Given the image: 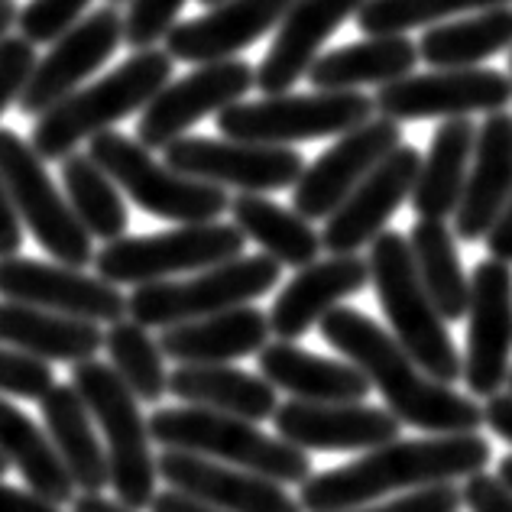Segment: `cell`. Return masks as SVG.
<instances>
[{"mask_svg":"<svg viewBox=\"0 0 512 512\" xmlns=\"http://www.w3.org/2000/svg\"><path fill=\"white\" fill-rule=\"evenodd\" d=\"M483 240H487L490 260L512 263V192H509L503 211L496 214V221H493V227H490Z\"/></svg>","mask_w":512,"mask_h":512,"instance_id":"cell-46","label":"cell"},{"mask_svg":"<svg viewBox=\"0 0 512 512\" xmlns=\"http://www.w3.org/2000/svg\"><path fill=\"white\" fill-rule=\"evenodd\" d=\"M20 250H23V227L10 208L4 185H0V260H4V256H17Z\"/></svg>","mask_w":512,"mask_h":512,"instance_id":"cell-48","label":"cell"},{"mask_svg":"<svg viewBox=\"0 0 512 512\" xmlns=\"http://www.w3.org/2000/svg\"><path fill=\"white\" fill-rule=\"evenodd\" d=\"M46 422V438L56 451L59 464L69 474L72 487L82 493H101L111 487L107 477V454L98 441V425H94L88 406L75 393L72 383H56L39 399Z\"/></svg>","mask_w":512,"mask_h":512,"instance_id":"cell-28","label":"cell"},{"mask_svg":"<svg viewBox=\"0 0 512 512\" xmlns=\"http://www.w3.org/2000/svg\"><path fill=\"white\" fill-rule=\"evenodd\" d=\"M52 386H56V373L46 360L0 344V393L39 402Z\"/></svg>","mask_w":512,"mask_h":512,"instance_id":"cell-42","label":"cell"},{"mask_svg":"<svg viewBox=\"0 0 512 512\" xmlns=\"http://www.w3.org/2000/svg\"><path fill=\"white\" fill-rule=\"evenodd\" d=\"M295 0H224L195 20L175 23L166 33V56L172 62H224L234 59L240 49L253 46L279 20Z\"/></svg>","mask_w":512,"mask_h":512,"instance_id":"cell-22","label":"cell"},{"mask_svg":"<svg viewBox=\"0 0 512 512\" xmlns=\"http://www.w3.org/2000/svg\"><path fill=\"white\" fill-rule=\"evenodd\" d=\"M0 512H62V509L56 503L43 500V496H36L33 490L0 483Z\"/></svg>","mask_w":512,"mask_h":512,"instance_id":"cell-47","label":"cell"},{"mask_svg":"<svg viewBox=\"0 0 512 512\" xmlns=\"http://www.w3.org/2000/svg\"><path fill=\"white\" fill-rule=\"evenodd\" d=\"M7 467H10V464L4 461V457H0V477H4V474H7Z\"/></svg>","mask_w":512,"mask_h":512,"instance_id":"cell-55","label":"cell"},{"mask_svg":"<svg viewBox=\"0 0 512 512\" xmlns=\"http://www.w3.org/2000/svg\"><path fill=\"white\" fill-rule=\"evenodd\" d=\"M467 182L454 211V237L480 240L487 237L496 214L503 211L512 192V114H487L477 130L474 156H470Z\"/></svg>","mask_w":512,"mask_h":512,"instance_id":"cell-25","label":"cell"},{"mask_svg":"<svg viewBox=\"0 0 512 512\" xmlns=\"http://www.w3.org/2000/svg\"><path fill=\"white\" fill-rule=\"evenodd\" d=\"M461 490L451 487V483H438V487H425V490H412L406 496H399L393 503L383 506H360V509H347V512H461Z\"/></svg>","mask_w":512,"mask_h":512,"instance_id":"cell-44","label":"cell"},{"mask_svg":"<svg viewBox=\"0 0 512 512\" xmlns=\"http://www.w3.org/2000/svg\"><path fill=\"white\" fill-rule=\"evenodd\" d=\"M373 98L363 91H315V94H276L260 101H237L218 111V130L224 140L292 146L367 124L373 117Z\"/></svg>","mask_w":512,"mask_h":512,"instance_id":"cell-9","label":"cell"},{"mask_svg":"<svg viewBox=\"0 0 512 512\" xmlns=\"http://www.w3.org/2000/svg\"><path fill=\"white\" fill-rule=\"evenodd\" d=\"M172 65L175 62L163 49L133 52L114 72H107L88 88L72 91L65 101L39 114L30 137L33 153L43 163H52V159L62 163L82 140L98 137V133L111 130L117 120L143 111L172 82Z\"/></svg>","mask_w":512,"mask_h":512,"instance_id":"cell-3","label":"cell"},{"mask_svg":"<svg viewBox=\"0 0 512 512\" xmlns=\"http://www.w3.org/2000/svg\"><path fill=\"white\" fill-rule=\"evenodd\" d=\"M13 23H17V4L13 0H0V43L10 36Z\"/></svg>","mask_w":512,"mask_h":512,"instance_id":"cell-52","label":"cell"},{"mask_svg":"<svg viewBox=\"0 0 512 512\" xmlns=\"http://www.w3.org/2000/svg\"><path fill=\"white\" fill-rule=\"evenodd\" d=\"M150 438L163 444L166 451H182L195 457H208L237 470H250L256 477H266L279 487H302L312 477L308 454L292 448L276 435L256 428V422L234 419V415L179 406L156 409L150 415Z\"/></svg>","mask_w":512,"mask_h":512,"instance_id":"cell-4","label":"cell"},{"mask_svg":"<svg viewBox=\"0 0 512 512\" xmlns=\"http://www.w3.org/2000/svg\"><path fill=\"white\" fill-rule=\"evenodd\" d=\"M159 350L179 367H231L234 360L260 354L269 344V318L256 305L208 315L159 334Z\"/></svg>","mask_w":512,"mask_h":512,"instance_id":"cell-26","label":"cell"},{"mask_svg":"<svg viewBox=\"0 0 512 512\" xmlns=\"http://www.w3.org/2000/svg\"><path fill=\"white\" fill-rule=\"evenodd\" d=\"M483 425H490L493 435L512 444V393L506 396H490L483 406Z\"/></svg>","mask_w":512,"mask_h":512,"instance_id":"cell-49","label":"cell"},{"mask_svg":"<svg viewBox=\"0 0 512 512\" xmlns=\"http://www.w3.org/2000/svg\"><path fill=\"white\" fill-rule=\"evenodd\" d=\"M62 185L65 201L91 240L98 237L111 244V240L127 237L130 211L124 205V195L88 153H72L62 159Z\"/></svg>","mask_w":512,"mask_h":512,"instance_id":"cell-37","label":"cell"},{"mask_svg":"<svg viewBox=\"0 0 512 512\" xmlns=\"http://www.w3.org/2000/svg\"><path fill=\"white\" fill-rule=\"evenodd\" d=\"M509 4L512 0H367L354 17L367 36H406V30H419V26L448 20L454 13H480Z\"/></svg>","mask_w":512,"mask_h":512,"instance_id":"cell-39","label":"cell"},{"mask_svg":"<svg viewBox=\"0 0 512 512\" xmlns=\"http://www.w3.org/2000/svg\"><path fill=\"white\" fill-rule=\"evenodd\" d=\"M279 263L266 253L237 256L231 263L201 269L192 279H163L137 286L127 295V318L140 328H172L185 321L231 312L250 305L279 282Z\"/></svg>","mask_w":512,"mask_h":512,"instance_id":"cell-7","label":"cell"},{"mask_svg":"<svg viewBox=\"0 0 512 512\" xmlns=\"http://www.w3.org/2000/svg\"><path fill=\"white\" fill-rule=\"evenodd\" d=\"M461 503L470 512H512V493L490 474L467 477L461 490Z\"/></svg>","mask_w":512,"mask_h":512,"instance_id":"cell-45","label":"cell"},{"mask_svg":"<svg viewBox=\"0 0 512 512\" xmlns=\"http://www.w3.org/2000/svg\"><path fill=\"white\" fill-rule=\"evenodd\" d=\"M256 85V69L244 59L205 62L185 78L169 82L143 107L137 124V143L143 150H166L169 143L185 137L201 117L218 114L237 104Z\"/></svg>","mask_w":512,"mask_h":512,"instance_id":"cell-14","label":"cell"},{"mask_svg":"<svg viewBox=\"0 0 512 512\" xmlns=\"http://www.w3.org/2000/svg\"><path fill=\"white\" fill-rule=\"evenodd\" d=\"M406 240H409L412 266L419 273V282L428 292L431 305L438 308V315L444 321H461L467 315L470 279L461 269V256H457L454 231L448 227V221L419 218Z\"/></svg>","mask_w":512,"mask_h":512,"instance_id":"cell-36","label":"cell"},{"mask_svg":"<svg viewBox=\"0 0 512 512\" xmlns=\"http://www.w3.org/2000/svg\"><path fill=\"white\" fill-rule=\"evenodd\" d=\"M231 218L244 240L260 244L269 260L279 266L302 269L318 260L321 253V234L312 221L299 218L292 208H282L263 195H237L231 198Z\"/></svg>","mask_w":512,"mask_h":512,"instance_id":"cell-33","label":"cell"},{"mask_svg":"<svg viewBox=\"0 0 512 512\" xmlns=\"http://www.w3.org/2000/svg\"><path fill=\"white\" fill-rule=\"evenodd\" d=\"M0 185L20 227L33 234L52 260L72 269L94 263V240L78 224L56 182L49 179L46 163L33 153L30 143L20 140V133L7 127H0Z\"/></svg>","mask_w":512,"mask_h":512,"instance_id":"cell-11","label":"cell"},{"mask_svg":"<svg viewBox=\"0 0 512 512\" xmlns=\"http://www.w3.org/2000/svg\"><path fill=\"white\" fill-rule=\"evenodd\" d=\"M104 350L107 367L117 373V380L130 389L137 402H159L169 393L163 350L137 321H114L104 334Z\"/></svg>","mask_w":512,"mask_h":512,"instance_id":"cell-38","label":"cell"},{"mask_svg":"<svg viewBox=\"0 0 512 512\" xmlns=\"http://www.w3.org/2000/svg\"><path fill=\"white\" fill-rule=\"evenodd\" d=\"M0 457L20 470L23 483L36 496L56 506L75 500V487L52 451L46 431L7 399H0Z\"/></svg>","mask_w":512,"mask_h":512,"instance_id":"cell-35","label":"cell"},{"mask_svg":"<svg viewBox=\"0 0 512 512\" xmlns=\"http://www.w3.org/2000/svg\"><path fill=\"white\" fill-rule=\"evenodd\" d=\"M156 474L169 483V490L192 496L218 512H302L299 500H292L286 487L208 457L163 451L156 457Z\"/></svg>","mask_w":512,"mask_h":512,"instance_id":"cell-21","label":"cell"},{"mask_svg":"<svg viewBox=\"0 0 512 512\" xmlns=\"http://www.w3.org/2000/svg\"><path fill=\"white\" fill-rule=\"evenodd\" d=\"M256 360L269 386L286 389L299 402H363L373 389L354 363L312 354L289 341L266 344Z\"/></svg>","mask_w":512,"mask_h":512,"instance_id":"cell-27","label":"cell"},{"mask_svg":"<svg viewBox=\"0 0 512 512\" xmlns=\"http://www.w3.org/2000/svg\"><path fill=\"white\" fill-rule=\"evenodd\" d=\"M75 393L88 406L94 425L107 441V477L117 493V503L130 509H150L156 490V457L150 451V425L133 393L117 380V373L104 360L91 357L72 367Z\"/></svg>","mask_w":512,"mask_h":512,"instance_id":"cell-6","label":"cell"},{"mask_svg":"<svg viewBox=\"0 0 512 512\" xmlns=\"http://www.w3.org/2000/svg\"><path fill=\"white\" fill-rule=\"evenodd\" d=\"M370 282L389 321L393 341L406 350L412 363L441 386L461 380V357L448 334V321L431 305L412 266L409 240L396 231H383L370 244Z\"/></svg>","mask_w":512,"mask_h":512,"instance_id":"cell-5","label":"cell"},{"mask_svg":"<svg viewBox=\"0 0 512 512\" xmlns=\"http://www.w3.org/2000/svg\"><path fill=\"white\" fill-rule=\"evenodd\" d=\"M477 127L470 117L441 120L412 185V208L425 221H448L461 201Z\"/></svg>","mask_w":512,"mask_h":512,"instance_id":"cell-30","label":"cell"},{"mask_svg":"<svg viewBox=\"0 0 512 512\" xmlns=\"http://www.w3.org/2000/svg\"><path fill=\"white\" fill-rule=\"evenodd\" d=\"M169 393L185 406L214 409L247 422L273 419L279 406L276 389L263 376L237 367H175L169 373Z\"/></svg>","mask_w":512,"mask_h":512,"instance_id":"cell-32","label":"cell"},{"mask_svg":"<svg viewBox=\"0 0 512 512\" xmlns=\"http://www.w3.org/2000/svg\"><path fill=\"white\" fill-rule=\"evenodd\" d=\"M506 386L512 389V367H509V376H506Z\"/></svg>","mask_w":512,"mask_h":512,"instance_id":"cell-57","label":"cell"},{"mask_svg":"<svg viewBox=\"0 0 512 512\" xmlns=\"http://www.w3.org/2000/svg\"><path fill=\"white\" fill-rule=\"evenodd\" d=\"M363 4L367 0H295L286 10V17L279 20L273 46L256 69V88L263 91V98L289 94L295 82H302L318 59V49Z\"/></svg>","mask_w":512,"mask_h":512,"instance_id":"cell-23","label":"cell"},{"mask_svg":"<svg viewBox=\"0 0 512 512\" xmlns=\"http://www.w3.org/2000/svg\"><path fill=\"white\" fill-rule=\"evenodd\" d=\"M493 448L483 435H428L412 441H389L344 467L308 477L299 490L302 512H347L386 493L425 490L438 483L483 474Z\"/></svg>","mask_w":512,"mask_h":512,"instance_id":"cell-2","label":"cell"},{"mask_svg":"<svg viewBox=\"0 0 512 512\" xmlns=\"http://www.w3.org/2000/svg\"><path fill=\"white\" fill-rule=\"evenodd\" d=\"M467 357L461 380L480 399L500 396L512 357V269L500 260H483L470 279L467 299Z\"/></svg>","mask_w":512,"mask_h":512,"instance_id":"cell-17","label":"cell"},{"mask_svg":"<svg viewBox=\"0 0 512 512\" xmlns=\"http://www.w3.org/2000/svg\"><path fill=\"white\" fill-rule=\"evenodd\" d=\"M244 244L234 224H179L163 234L111 240L94 253V266L98 279L111 286H150L175 273H201L231 263L244 256Z\"/></svg>","mask_w":512,"mask_h":512,"instance_id":"cell-10","label":"cell"},{"mask_svg":"<svg viewBox=\"0 0 512 512\" xmlns=\"http://www.w3.org/2000/svg\"><path fill=\"white\" fill-rule=\"evenodd\" d=\"M431 69H477L483 59L512 49V7H490L467 20L438 23L415 43Z\"/></svg>","mask_w":512,"mask_h":512,"instance_id":"cell-34","label":"cell"},{"mask_svg":"<svg viewBox=\"0 0 512 512\" xmlns=\"http://www.w3.org/2000/svg\"><path fill=\"white\" fill-rule=\"evenodd\" d=\"M509 82H512V56H509Z\"/></svg>","mask_w":512,"mask_h":512,"instance_id":"cell-58","label":"cell"},{"mask_svg":"<svg viewBox=\"0 0 512 512\" xmlns=\"http://www.w3.org/2000/svg\"><path fill=\"white\" fill-rule=\"evenodd\" d=\"M91 0H30L23 10H17V30L26 43H56L62 33H69L72 26L85 17Z\"/></svg>","mask_w":512,"mask_h":512,"instance_id":"cell-40","label":"cell"},{"mask_svg":"<svg viewBox=\"0 0 512 512\" xmlns=\"http://www.w3.org/2000/svg\"><path fill=\"white\" fill-rule=\"evenodd\" d=\"M166 166L185 179L218 188H240V195H263L292 188L305 169V159L292 146H263L240 140L179 137L166 146Z\"/></svg>","mask_w":512,"mask_h":512,"instance_id":"cell-12","label":"cell"},{"mask_svg":"<svg viewBox=\"0 0 512 512\" xmlns=\"http://www.w3.org/2000/svg\"><path fill=\"white\" fill-rule=\"evenodd\" d=\"M318 331L338 354L367 376L386 399V412L399 425H412L425 435H474L483 425V409L470 396L435 383L412 363L393 334L357 308H331L318 321Z\"/></svg>","mask_w":512,"mask_h":512,"instance_id":"cell-1","label":"cell"},{"mask_svg":"<svg viewBox=\"0 0 512 512\" xmlns=\"http://www.w3.org/2000/svg\"><path fill=\"white\" fill-rule=\"evenodd\" d=\"M117 4H127V0H107V7H117Z\"/></svg>","mask_w":512,"mask_h":512,"instance_id":"cell-56","label":"cell"},{"mask_svg":"<svg viewBox=\"0 0 512 512\" xmlns=\"http://www.w3.org/2000/svg\"><path fill=\"white\" fill-rule=\"evenodd\" d=\"M422 166V153L415 146L399 143L338 208L328 214L321 231V250L331 256L357 253L383 234L386 221L399 211V205L412 195L415 175Z\"/></svg>","mask_w":512,"mask_h":512,"instance_id":"cell-19","label":"cell"},{"mask_svg":"<svg viewBox=\"0 0 512 512\" xmlns=\"http://www.w3.org/2000/svg\"><path fill=\"white\" fill-rule=\"evenodd\" d=\"M88 156L111 175L120 195H127L133 205H140L146 214H156L163 221L211 224L231 208V198H227L224 188L172 172L124 133L104 130L98 137H91Z\"/></svg>","mask_w":512,"mask_h":512,"instance_id":"cell-8","label":"cell"},{"mask_svg":"<svg viewBox=\"0 0 512 512\" xmlns=\"http://www.w3.org/2000/svg\"><path fill=\"white\" fill-rule=\"evenodd\" d=\"M496 480L503 483V487L512 493V454H506V457H500V474H496Z\"/></svg>","mask_w":512,"mask_h":512,"instance_id":"cell-53","label":"cell"},{"mask_svg":"<svg viewBox=\"0 0 512 512\" xmlns=\"http://www.w3.org/2000/svg\"><path fill=\"white\" fill-rule=\"evenodd\" d=\"M276 438L299 451H373L399 438V422L386 409L363 402H299L273 412Z\"/></svg>","mask_w":512,"mask_h":512,"instance_id":"cell-20","label":"cell"},{"mask_svg":"<svg viewBox=\"0 0 512 512\" xmlns=\"http://www.w3.org/2000/svg\"><path fill=\"white\" fill-rule=\"evenodd\" d=\"M72 512H137V509L114 503V500H104L101 493H82L72 500Z\"/></svg>","mask_w":512,"mask_h":512,"instance_id":"cell-51","label":"cell"},{"mask_svg":"<svg viewBox=\"0 0 512 512\" xmlns=\"http://www.w3.org/2000/svg\"><path fill=\"white\" fill-rule=\"evenodd\" d=\"M127 17H124V43L133 52L153 49L159 39L179 20L185 0H127Z\"/></svg>","mask_w":512,"mask_h":512,"instance_id":"cell-41","label":"cell"},{"mask_svg":"<svg viewBox=\"0 0 512 512\" xmlns=\"http://www.w3.org/2000/svg\"><path fill=\"white\" fill-rule=\"evenodd\" d=\"M512 101V82L493 69H441L428 75H406L376 91L373 107L380 117L406 120H451L470 114H496Z\"/></svg>","mask_w":512,"mask_h":512,"instance_id":"cell-15","label":"cell"},{"mask_svg":"<svg viewBox=\"0 0 512 512\" xmlns=\"http://www.w3.org/2000/svg\"><path fill=\"white\" fill-rule=\"evenodd\" d=\"M36 69V46L23 36H7L0 43V117L10 104L20 101V94Z\"/></svg>","mask_w":512,"mask_h":512,"instance_id":"cell-43","label":"cell"},{"mask_svg":"<svg viewBox=\"0 0 512 512\" xmlns=\"http://www.w3.org/2000/svg\"><path fill=\"white\" fill-rule=\"evenodd\" d=\"M120 43H124V17L117 7H101L82 17L52 43L43 59H36V69L17 101L20 114L39 117L65 101L114 56Z\"/></svg>","mask_w":512,"mask_h":512,"instance_id":"cell-18","label":"cell"},{"mask_svg":"<svg viewBox=\"0 0 512 512\" xmlns=\"http://www.w3.org/2000/svg\"><path fill=\"white\" fill-rule=\"evenodd\" d=\"M419 49L409 36H367L363 43L331 49L308 69L318 91H360L363 85H389L412 75Z\"/></svg>","mask_w":512,"mask_h":512,"instance_id":"cell-31","label":"cell"},{"mask_svg":"<svg viewBox=\"0 0 512 512\" xmlns=\"http://www.w3.org/2000/svg\"><path fill=\"white\" fill-rule=\"evenodd\" d=\"M399 143L402 127L386 117H370L367 124L341 133L331 150L302 169L292 185V211L305 221L328 218Z\"/></svg>","mask_w":512,"mask_h":512,"instance_id":"cell-16","label":"cell"},{"mask_svg":"<svg viewBox=\"0 0 512 512\" xmlns=\"http://www.w3.org/2000/svg\"><path fill=\"white\" fill-rule=\"evenodd\" d=\"M0 299L43 308L62 318L91 321V325H114L127 318L124 292L111 282L20 253L0 260Z\"/></svg>","mask_w":512,"mask_h":512,"instance_id":"cell-13","label":"cell"},{"mask_svg":"<svg viewBox=\"0 0 512 512\" xmlns=\"http://www.w3.org/2000/svg\"><path fill=\"white\" fill-rule=\"evenodd\" d=\"M0 344L36 360H56L75 367V363L98 357V350L104 347V334L91 321L62 318L43 312V308L4 299L0 302Z\"/></svg>","mask_w":512,"mask_h":512,"instance_id":"cell-29","label":"cell"},{"mask_svg":"<svg viewBox=\"0 0 512 512\" xmlns=\"http://www.w3.org/2000/svg\"><path fill=\"white\" fill-rule=\"evenodd\" d=\"M150 512H218V509H211V506H205V503L192 500V496L175 493V490H163V493H156V496H153Z\"/></svg>","mask_w":512,"mask_h":512,"instance_id":"cell-50","label":"cell"},{"mask_svg":"<svg viewBox=\"0 0 512 512\" xmlns=\"http://www.w3.org/2000/svg\"><path fill=\"white\" fill-rule=\"evenodd\" d=\"M370 269L367 260L357 253L347 256H328V260H315L295 273L286 289L276 295L273 308H269V334L279 341H299L308 334L331 308H338L344 299L367 289Z\"/></svg>","mask_w":512,"mask_h":512,"instance_id":"cell-24","label":"cell"},{"mask_svg":"<svg viewBox=\"0 0 512 512\" xmlns=\"http://www.w3.org/2000/svg\"><path fill=\"white\" fill-rule=\"evenodd\" d=\"M201 4H205V7L211 10V7H218V4H224V0H201Z\"/></svg>","mask_w":512,"mask_h":512,"instance_id":"cell-54","label":"cell"}]
</instances>
